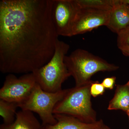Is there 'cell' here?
I'll use <instances>...</instances> for the list:
<instances>
[{
	"instance_id": "9c48e42d",
	"label": "cell",
	"mask_w": 129,
	"mask_h": 129,
	"mask_svg": "<svg viewBox=\"0 0 129 129\" xmlns=\"http://www.w3.org/2000/svg\"><path fill=\"white\" fill-rule=\"evenodd\" d=\"M128 26L129 5L123 0H115L106 27L118 35Z\"/></svg>"
},
{
	"instance_id": "7a4b0ae2",
	"label": "cell",
	"mask_w": 129,
	"mask_h": 129,
	"mask_svg": "<svg viewBox=\"0 0 129 129\" xmlns=\"http://www.w3.org/2000/svg\"><path fill=\"white\" fill-rule=\"evenodd\" d=\"M64 61L71 76L74 79L75 86L91 83V77L98 72H114L119 69L117 65L81 48L66 55Z\"/></svg>"
},
{
	"instance_id": "ffe728a7",
	"label": "cell",
	"mask_w": 129,
	"mask_h": 129,
	"mask_svg": "<svg viewBox=\"0 0 129 129\" xmlns=\"http://www.w3.org/2000/svg\"><path fill=\"white\" fill-rule=\"evenodd\" d=\"M127 114V116H128V117L129 118V108L128 109V110L127 111V112H125Z\"/></svg>"
},
{
	"instance_id": "5bb4252c",
	"label": "cell",
	"mask_w": 129,
	"mask_h": 129,
	"mask_svg": "<svg viewBox=\"0 0 129 129\" xmlns=\"http://www.w3.org/2000/svg\"><path fill=\"white\" fill-rule=\"evenodd\" d=\"M18 104L0 99V115L6 124L14 122L16 117Z\"/></svg>"
},
{
	"instance_id": "d6986e66",
	"label": "cell",
	"mask_w": 129,
	"mask_h": 129,
	"mask_svg": "<svg viewBox=\"0 0 129 129\" xmlns=\"http://www.w3.org/2000/svg\"><path fill=\"white\" fill-rule=\"evenodd\" d=\"M99 129H111V128H110L109 126H108V125H106L104 124H103L101 126V127H100V128Z\"/></svg>"
},
{
	"instance_id": "9a60e30c",
	"label": "cell",
	"mask_w": 129,
	"mask_h": 129,
	"mask_svg": "<svg viewBox=\"0 0 129 129\" xmlns=\"http://www.w3.org/2000/svg\"><path fill=\"white\" fill-rule=\"evenodd\" d=\"M106 89L99 81H92L90 87V93L91 96L96 97L102 95L105 92Z\"/></svg>"
},
{
	"instance_id": "6da1fadb",
	"label": "cell",
	"mask_w": 129,
	"mask_h": 129,
	"mask_svg": "<svg viewBox=\"0 0 129 129\" xmlns=\"http://www.w3.org/2000/svg\"><path fill=\"white\" fill-rule=\"evenodd\" d=\"M53 0L0 1V71L29 73L51 60L58 35L52 21Z\"/></svg>"
},
{
	"instance_id": "277c9868",
	"label": "cell",
	"mask_w": 129,
	"mask_h": 129,
	"mask_svg": "<svg viewBox=\"0 0 129 129\" xmlns=\"http://www.w3.org/2000/svg\"><path fill=\"white\" fill-rule=\"evenodd\" d=\"M91 83L69 89L63 98L54 108L53 114L69 115L85 123L97 121L96 113L91 103L90 93Z\"/></svg>"
},
{
	"instance_id": "30bf717a",
	"label": "cell",
	"mask_w": 129,
	"mask_h": 129,
	"mask_svg": "<svg viewBox=\"0 0 129 129\" xmlns=\"http://www.w3.org/2000/svg\"><path fill=\"white\" fill-rule=\"evenodd\" d=\"M54 117L57 120L56 124L42 126L41 129H99L104 124L102 119L86 123L64 114H54Z\"/></svg>"
},
{
	"instance_id": "52a82bcc",
	"label": "cell",
	"mask_w": 129,
	"mask_h": 129,
	"mask_svg": "<svg viewBox=\"0 0 129 129\" xmlns=\"http://www.w3.org/2000/svg\"><path fill=\"white\" fill-rule=\"evenodd\" d=\"M78 9L74 0H53L52 17L58 36L72 37L73 23Z\"/></svg>"
},
{
	"instance_id": "2e32d148",
	"label": "cell",
	"mask_w": 129,
	"mask_h": 129,
	"mask_svg": "<svg viewBox=\"0 0 129 129\" xmlns=\"http://www.w3.org/2000/svg\"><path fill=\"white\" fill-rule=\"evenodd\" d=\"M117 45L129 46V26L117 35Z\"/></svg>"
},
{
	"instance_id": "e0dca14e",
	"label": "cell",
	"mask_w": 129,
	"mask_h": 129,
	"mask_svg": "<svg viewBox=\"0 0 129 129\" xmlns=\"http://www.w3.org/2000/svg\"><path fill=\"white\" fill-rule=\"evenodd\" d=\"M116 77L115 76L105 78L102 82V84L105 89L109 90H112L114 88Z\"/></svg>"
},
{
	"instance_id": "ac0fdd59",
	"label": "cell",
	"mask_w": 129,
	"mask_h": 129,
	"mask_svg": "<svg viewBox=\"0 0 129 129\" xmlns=\"http://www.w3.org/2000/svg\"><path fill=\"white\" fill-rule=\"evenodd\" d=\"M123 55L129 57V46L123 45L118 46Z\"/></svg>"
},
{
	"instance_id": "8992f818",
	"label": "cell",
	"mask_w": 129,
	"mask_h": 129,
	"mask_svg": "<svg viewBox=\"0 0 129 129\" xmlns=\"http://www.w3.org/2000/svg\"><path fill=\"white\" fill-rule=\"evenodd\" d=\"M37 84L32 73L18 78L9 74L0 89V99L15 103L18 106L27 99Z\"/></svg>"
},
{
	"instance_id": "ba28073f",
	"label": "cell",
	"mask_w": 129,
	"mask_h": 129,
	"mask_svg": "<svg viewBox=\"0 0 129 129\" xmlns=\"http://www.w3.org/2000/svg\"><path fill=\"white\" fill-rule=\"evenodd\" d=\"M110 11L78 8L72 28V36L84 34L102 26H107Z\"/></svg>"
},
{
	"instance_id": "7c38bea8",
	"label": "cell",
	"mask_w": 129,
	"mask_h": 129,
	"mask_svg": "<svg viewBox=\"0 0 129 129\" xmlns=\"http://www.w3.org/2000/svg\"><path fill=\"white\" fill-rule=\"evenodd\" d=\"M129 108V81L123 85H117L114 95L109 103V111L120 110L126 112Z\"/></svg>"
},
{
	"instance_id": "3957f363",
	"label": "cell",
	"mask_w": 129,
	"mask_h": 129,
	"mask_svg": "<svg viewBox=\"0 0 129 129\" xmlns=\"http://www.w3.org/2000/svg\"><path fill=\"white\" fill-rule=\"evenodd\" d=\"M69 48V44L58 40L51 60L32 73L36 83L42 90L50 92L62 90L63 83L71 76L64 61Z\"/></svg>"
},
{
	"instance_id": "8fae6325",
	"label": "cell",
	"mask_w": 129,
	"mask_h": 129,
	"mask_svg": "<svg viewBox=\"0 0 129 129\" xmlns=\"http://www.w3.org/2000/svg\"><path fill=\"white\" fill-rule=\"evenodd\" d=\"M42 125L30 111L21 110L16 113V118L11 124H3L0 129H41Z\"/></svg>"
},
{
	"instance_id": "5b68a950",
	"label": "cell",
	"mask_w": 129,
	"mask_h": 129,
	"mask_svg": "<svg viewBox=\"0 0 129 129\" xmlns=\"http://www.w3.org/2000/svg\"><path fill=\"white\" fill-rule=\"evenodd\" d=\"M68 89H62L55 92H47L37 84L29 96L19 104L18 107L21 110L36 113L42 120V126L55 124L57 120L54 117L53 109Z\"/></svg>"
},
{
	"instance_id": "44dd1931",
	"label": "cell",
	"mask_w": 129,
	"mask_h": 129,
	"mask_svg": "<svg viewBox=\"0 0 129 129\" xmlns=\"http://www.w3.org/2000/svg\"><path fill=\"white\" fill-rule=\"evenodd\" d=\"M125 2L129 5V0H123Z\"/></svg>"
},
{
	"instance_id": "4fadbf2b",
	"label": "cell",
	"mask_w": 129,
	"mask_h": 129,
	"mask_svg": "<svg viewBox=\"0 0 129 129\" xmlns=\"http://www.w3.org/2000/svg\"><path fill=\"white\" fill-rule=\"evenodd\" d=\"M78 8L111 11L115 0H74Z\"/></svg>"
}]
</instances>
